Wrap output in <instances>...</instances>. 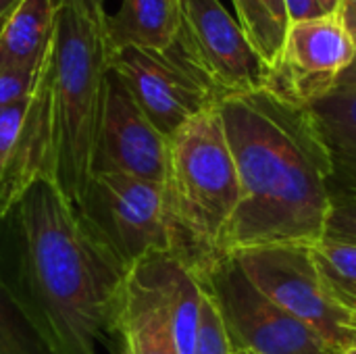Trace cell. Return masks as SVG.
Wrapping results in <instances>:
<instances>
[{
	"label": "cell",
	"mask_w": 356,
	"mask_h": 354,
	"mask_svg": "<svg viewBox=\"0 0 356 354\" xmlns=\"http://www.w3.org/2000/svg\"><path fill=\"white\" fill-rule=\"evenodd\" d=\"M88 2V6L92 8V10H96V13H106L104 10V2L106 0H86Z\"/></svg>",
	"instance_id": "obj_29"
},
{
	"label": "cell",
	"mask_w": 356,
	"mask_h": 354,
	"mask_svg": "<svg viewBox=\"0 0 356 354\" xmlns=\"http://www.w3.org/2000/svg\"><path fill=\"white\" fill-rule=\"evenodd\" d=\"M179 4L181 27L175 44L221 98L267 86L269 69L219 0H179Z\"/></svg>",
	"instance_id": "obj_9"
},
{
	"label": "cell",
	"mask_w": 356,
	"mask_h": 354,
	"mask_svg": "<svg viewBox=\"0 0 356 354\" xmlns=\"http://www.w3.org/2000/svg\"><path fill=\"white\" fill-rule=\"evenodd\" d=\"M232 354H254V353H250V351H240V348H234V353Z\"/></svg>",
	"instance_id": "obj_31"
},
{
	"label": "cell",
	"mask_w": 356,
	"mask_h": 354,
	"mask_svg": "<svg viewBox=\"0 0 356 354\" xmlns=\"http://www.w3.org/2000/svg\"><path fill=\"white\" fill-rule=\"evenodd\" d=\"M232 4L240 29L271 71L280 61L290 27L286 0H232Z\"/></svg>",
	"instance_id": "obj_17"
},
{
	"label": "cell",
	"mask_w": 356,
	"mask_h": 354,
	"mask_svg": "<svg viewBox=\"0 0 356 354\" xmlns=\"http://www.w3.org/2000/svg\"><path fill=\"white\" fill-rule=\"evenodd\" d=\"M338 17L344 21L346 29L350 31V35L355 38L356 42V0H342Z\"/></svg>",
	"instance_id": "obj_25"
},
{
	"label": "cell",
	"mask_w": 356,
	"mask_h": 354,
	"mask_svg": "<svg viewBox=\"0 0 356 354\" xmlns=\"http://www.w3.org/2000/svg\"><path fill=\"white\" fill-rule=\"evenodd\" d=\"M309 250L327 294L356 317V244L321 238Z\"/></svg>",
	"instance_id": "obj_18"
},
{
	"label": "cell",
	"mask_w": 356,
	"mask_h": 354,
	"mask_svg": "<svg viewBox=\"0 0 356 354\" xmlns=\"http://www.w3.org/2000/svg\"><path fill=\"white\" fill-rule=\"evenodd\" d=\"M56 0H19L0 25V71L38 67L52 38Z\"/></svg>",
	"instance_id": "obj_16"
},
{
	"label": "cell",
	"mask_w": 356,
	"mask_h": 354,
	"mask_svg": "<svg viewBox=\"0 0 356 354\" xmlns=\"http://www.w3.org/2000/svg\"><path fill=\"white\" fill-rule=\"evenodd\" d=\"M31 94V92H29ZM29 108V96L0 108V188L10 169Z\"/></svg>",
	"instance_id": "obj_21"
},
{
	"label": "cell",
	"mask_w": 356,
	"mask_h": 354,
	"mask_svg": "<svg viewBox=\"0 0 356 354\" xmlns=\"http://www.w3.org/2000/svg\"><path fill=\"white\" fill-rule=\"evenodd\" d=\"M113 336L119 354H179L169 317L159 298L129 271L119 300Z\"/></svg>",
	"instance_id": "obj_13"
},
{
	"label": "cell",
	"mask_w": 356,
	"mask_h": 354,
	"mask_svg": "<svg viewBox=\"0 0 356 354\" xmlns=\"http://www.w3.org/2000/svg\"><path fill=\"white\" fill-rule=\"evenodd\" d=\"M342 86H356V71H348V73L342 77V81H340L338 88H342ZM338 88H336V90H338Z\"/></svg>",
	"instance_id": "obj_28"
},
{
	"label": "cell",
	"mask_w": 356,
	"mask_h": 354,
	"mask_svg": "<svg viewBox=\"0 0 356 354\" xmlns=\"http://www.w3.org/2000/svg\"><path fill=\"white\" fill-rule=\"evenodd\" d=\"M19 4V0H0V25L10 15V10Z\"/></svg>",
	"instance_id": "obj_27"
},
{
	"label": "cell",
	"mask_w": 356,
	"mask_h": 354,
	"mask_svg": "<svg viewBox=\"0 0 356 354\" xmlns=\"http://www.w3.org/2000/svg\"><path fill=\"white\" fill-rule=\"evenodd\" d=\"M167 161L169 138L144 115L119 75L108 71L94 142L92 175L123 173L163 186Z\"/></svg>",
	"instance_id": "obj_11"
},
{
	"label": "cell",
	"mask_w": 356,
	"mask_h": 354,
	"mask_svg": "<svg viewBox=\"0 0 356 354\" xmlns=\"http://www.w3.org/2000/svg\"><path fill=\"white\" fill-rule=\"evenodd\" d=\"M129 273L163 305L179 354L194 353L204 288L198 275L169 250H154L136 261Z\"/></svg>",
	"instance_id": "obj_12"
},
{
	"label": "cell",
	"mask_w": 356,
	"mask_h": 354,
	"mask_svg": "<svg viewBox=\"0 0 356 354\" xmlns=\"http://www.w3.org/2000/svg\"><path fill=\"white\" fill-rule=\"evenodd\" d=\"M198 280L215 300L234 348L254 354H330L305 323L257 290L232 255L215 261Z\"/></svg>",
	"instance_id": "obj_7"
},
{
	"label": "cell",
	"mask_w": 356,
	"mask_h": 354,
	"mask_svg": "<svg viewBox=\"0 0 356 354\" xmlns=\"http://www.w3.org/2000/svg\"><path fill=\"white\" fill-rule=\"evenodd\" d=\"M217 108L240 179L223 255L317 244L332 211L334 161L311 108L267 88L223 98Z\"/></svg>",
	"instance_id": "obj_1"
},
{
	"label": "cell",
	"mask_w": 356,
	"mask_h": 354,
	"mask_svg": "<svg viewBox=\"0 0 356 354\" xmlns=\"http://www.w3.org/2000/svg\"><path fill=\"white\" fill-rule=\"evenodd\" d=\"M317 2H319L323 15H338L340 4H342V0H317Z\"/></svg>",
	"instance_id": "obj_26"
},
{
	"label": "cell",
	"mask_w": 356,
	"mask_h": 354,
	"mask_svg": "<svg viewBox=\"0 0 356 354\" xmlns=\"http://www.w3.org/2000/svg\"><path fill=\"white\" fill-rule=\"evenodd\" d=\"M286 8H288L290 23H300V21L325 17L317 0H286Z\"/></svg>",
	"instance_id": "obj_24"
},
{
	"label": "cell",
	"mask_w": 356,
	"mask_h": 354,
	"mask_svg": "<svg viewBox=\"0 0 356 354\" xmlns=\"http://www.w3.org/2000/svg\"><path fill=\"white\" fill-rule=\"evenodd\" d=\"M356 42L338 15L290 23L267 90L300 106L330 96L355 65Z\"/></svg>",
	"instance_id": "obj_10"
},
{
	"label": "cell",
	"mask_w": 356,
	"mask_h": 354,
	"mask_svg": "<svg viewBox=\"0 0 356 354\" xmlns=\"http://www.w3.org/2000/svg\"><path fill=\"white\" fill-rule=\"evenodd\" d=\"M0 354H54L0 271Z\"/></svg>",
	"instance_id": "obj_19"
},
{
	"label": "cell",
	"mask_w": 356,
	"mask_h": 354,
	"mask_svg": "<svg viewBox=\"0 0 356 354\" xmlns=\"http://www.w3.org/2000/svg\"><path fill=\"white\" fill-rule=\"evenodd\" d=\"M0 223L17 252L10 286L54 354H98L129 269L50 179H33Z\"/></svg>",
	"instance_id": "obj_2"
},
{
	"label": "cell",
	"mask_w": 356,
	"mask_h": 354,
	"mask_svg": "<svg viewBox=\"0 0 356 354\" xmlns=\"http://www.w3.org/2000/svg\"><path fill=\"white\" fill-rule=\"evenodd\" d=\"M355 336H356V321H355Z\"/></svg>",
	"instance_id": "obj_32"
},
{
	"label": "cell",
	"mask_w": 356,
	"mask_h": 354,
	"mask_svg": "<svg viewBox=\"0 0 356 354\" xmlns=\"http://www.w3.org/2000/svg\"><path fill=\"white\" fill-rule=\"evenodd\" d=\"M323 238L356 244V194L336 196L332 200Z\"/></svg>",
	"instance_id": "obj_22"
},
{
	"label": "cell",
	"mask_w": 356,
	"mask_h": 354,
	"mask_svg": "<svg viewBox=\"0 0 356 354\" xmlns=\"http://www.w3.org/2000/svg\"><path fill=\"white\" fill-rule=\"evenodd\" d=\"M232 353H234V346H232L227 328L223 323V317H221L215 300L204 290L202 309H200V321H198V332H196V342H194V353L192 354Z\"/></svg>",
	"instance_id": "obj_20"
},
{
	"label": "cell",
	"mask_w": 356,
	"mask_h": 354,
	"mask_svg": "<svg viewBox=\"0 0 356 354\" xmlns=\"http://www.w3.org/2000/svg\"><path fill=\"white\" fill-rule=\"evenodd\" d=\"M79 213L127 269L148 252H171L161 184L123 173H94Z\"/></svg>",
	"instance_id": "obj_6"
},
{
	"label": "cell",
	"mask_w": 356,
	"mask_h": 354,
	"mask_svg": "<svg viewBox=\"0 0 356 354\" xmlns=\"http://www.w3.org/2000/svg\"><path fill=\"white\" fill-rule=\"evenodd\" d=\"M38 67H15L0 71V108L27 98L38 75Z\"/></svg>",
	"instance_id": "obj_23"
},
{
	"label": "cell",
	"mask_w": 356,
	"mask_h": 354,
	"mask_svg": "<svg viewBox=\"0 0 356 354\" xmlns=\"http://www.w3.org/2000/svg\"><path fill=\"white\" fill-rule=\"evenodd\" d=\"M309 108L332 152L334 198L356 194V86H342Z\"/></svg>",
	"instance_id": "obj_15"
},
{
	"label": "cell",
	"mask_w": 356,
	"mask_h": 354,
	"mask_svg": "<svg viewBox=\"0 0 356 354\" xmlns=\"http://www.w3.org/2000/svg\"><path fill=\"white\" fill-rule=\"evenodd\" d=\"M232 257L257 290L305 323L327 353L356 346V317L327 294L309 246H259L236 250Z\"/></svg>",
	"instance_id": "obj_5"
},
{
	"label": "cell",
	"mask_w": 356,
	"mask_h": 354,
	"mask_svg": "<svg viewBox=\"0 0 356 354\" xmlns=\"http://www.w3.org/2000/svg\"><path fill=\"white\" fill-rule=\"evenodd\" d=\"M163 194L171 255L200 275L225 257L223 240L240 202L238 169L217 106L169 138Z\"/></svg>",
	"instance_id": "obj_4"
},
{
	"label": "cell",
	"mask_w": 356,
	"mask_h": 354,
	"mask_svg": "<svg viewBox=\"0 0 356 354\" xmlns=\"http://www.w3.org/2000/svg\"><path fill=\"white\" fill-rule=\"evenodd\" d=\"M111 71L119 75L144 115L167 138L223 100L177 44L167 50H113Z\"/></svg>",
	"instance_id": "obj_8"
},
{
	"label": "cell",
	"mask_w": 356,
	"mask_h": 354,
	"mask_svg": "<svg viewBox=\"0 0 356 354\" xmlns=\"http://www.w3.org/2000/svg\"><path fill=\"white\" fill-rule=\"evenodd\" d=\"M179 27V0H121L119 10L106 17L111 52L121 48L167 50L175 44Z\"/></svg>",
	"instance_id": "obj_14"
},
{
	"label": "cell",
	"mask_w": 356,
	"mask_h": 354,
	"mask_svg": "<svg viewBox=\"0 0 356 354\" xmlns=\"http://www.w3.org/2000/svg\"><path fill=\"white\" fill-rule=\"evenodd\" d=\"M108 13L86 0H56L50 44L29 94L10 169L0 188V219L38 177L50 179L77 209L92 179L94 142L111 71Z\"/></svg>",
	"instance_id": "obj_3"
},
{
	"label": "cell",
	"mask_w": 356,
	"mask_h": 354,
	"mask_svg": "<svg viewBox=\"0 0 356 354\" xmlns=\"http://www.w3.org/2000/svg\"><path fill=\"white\" fill-rule=\"evenodd\" d=\"M340 354H356V346H350V348H346V351H342Z\"/></svg>",
	"instance_id": "obj_30"
}]
</instances>
